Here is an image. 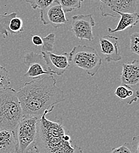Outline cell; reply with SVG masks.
Wrapping results in <instances>:
<instances>
[{
  "mask_svg": "<svg viewBox=\"0 0 139 153\" xmlns=\"http://www.w3.org/2000/svg\"><path fill=\"white\" fill-rule=\"evenodd\" d=\"M40 19L44 25H50L55 28L69 21L62 7L55 1L46 8L40 10Z\"/></svg>",
  "mask_w": 139,
  "mask_h": 153,
  "instance_id": "cell-9",
  "label": "cell"
},
{
  "mask_svg": "<svg viewBox=\"0 0 139 153\" xmlns=\"http://www.w3.org/2000/svg\"><path fill=\"white\" fill-rule=\"evenodd\" d=\"M17 93L24 117L40 118L65 100L63 91L56 85V79L53 76L27 82Z\"/></svg>",
  "mask_w": 139,
  "mask_h": 153,
  "instance_id": "cell-1",
  "label": "cell"
},
{
  "mask_svg": "<svg viewBox=\"0 0 139 153\" xmlns=\"http://www.w3.org/2000/svg\"><path fill=\"white\" fill-rule=\"evenodd\" d=\"M92 1H98V0H92ZM98 1H101V0H98Z\"/></svg>",
  "mask_w": 139,
  "mask_h": 153,
  "instance_id": "cell-26",
  "label": "cell"
},
{
  "mask_svg": "<svg viewBox=\"0 0 139 153\" xmlns=\"http://www.w3.org/2000/svg\"><path fill=\"white\" fill-rule=\"evenodd\" d=\"M43 38V45L41 48V52H50L53 50L54 44L55 41V34L54 33H50L47 36Z\"/></svg>",
  "mask_w": 139,
  "mask_h": 153,
  "instance_id": "cell-20",
  "label": "cell"
},
{
  "mask_svg": "<svg viewBox=\"0 0 139 153\" xmlns=\"http://www.w3.org/2000/svg\"><path fill=\"white\" fill-rule=\"evenodd\" d=\"M139 0H101L99 6L103 17L116 18L117 13H138Z\"/></svg>",
  "mask_w": 139,
  "mask_h": 153,
  "instance_id": "cell-6",
  "label": "cell"
},
{
  "mask_svg": "<svg viewBox=\"0 0 139 153\" xmlns=\"http://www.w3.org/2000/svg\"><path fill=\"white\" fill-rule=\"evenodd\" d=\"M32 41L33 44L36 46H41L43 45V38L39 36H38V35L33 36L32 37Z\"/></svg>",
  "mask_w": 139,
  "mask_h": 153,
  "instance_id": "cell-24",
  "label": "cell"
},
{
  "mask_svg": "<svg viewBox=\"0 0 139 153\" xmlns=\"http://www.w3.org/2000/svg\"><path fill=\"white\" fill-rule=\"evenodd\" d=\"M96 22L92 14L75 15L72 17L71 31L80 40L92 41L94 37L92 28Z\"/></svg>",
  "mask_w": 139,
  "mask_h": 153,
  "instance_id": "cell-7",
  "label": "cell"
},
{
  "mask_svg": "<svg viewBox=\"0 0 139 153\" xmlns=\"http://www.w3.org/2000/svg\"><path fill=\"white\" fill-rule=\"evenodd\" d=\"M17 92L11 87L0 90V130L14 131L23 117Z\"/></svg>",
  "mask_w": 139,
  "mask_h": 153,
  "instance_id": "cell-3",
  "label": "cell"
},
{
  "mask_svg": "<svg viewBox=\"0 0 139 153\" xmlns=\"http://www.w3.org/2000/svg\"><path fill=\"white\" fill-rule=\"evenodd\" d=\"M24 153H40V152H39L36 149L35 147L32 145Z\"/></svg>",
  "mask_w": 139,
  "mask_h": 153,
  "instance_id": "cell-25",
  "label": "cell"
},
{
  "mask_svg": "<svg viewBox=\"0 0 139 153\" xmlns=\"http://www.w3.org/2000/svg\"><path fill=\"white\" fill-rule=\"evenodd\" d=\"M114 94L119 99L125 100L133 96L134 91L130 86L122 84L116 89Z\"/></svg>",
  "mask_w": 139,
  "mask_h": 153,
  "instance_id": "cell-19",
  "label": "cell"
},
{
  "mask_svg": "<svg viewBox=\"0 0 139 153\" xmlns=\"http://www.w3.org/2000/svg\"><path fill=\"white\" fill-rule=\"evenodd\" d=\"M41 54L52 74L62 76L70 67L68 54L66 53L62 55L50 52H41Z\"/></svg>",
  "mask_w": 139,
  "mask_h": 153,
  "instance_id": "cell-10",
  "label": "cell"
},
{
  "mask_svg": "<svg viewBox=\"0 0 139 153\" xmlns=\"http://www.w3.org/2000/svg\"><path fill=\"white\" fill-rule=\"evenodd\" d=\"M44 113L37 123L36 135L33 144L40 153H83L82 149L72 144L61 121L48 120Z\"/></svg>",
  "mask_w": 139,
  "mask_h": 153,
  "instance_id": "cell-2",
  "label": "cell"
},
{
  "mask_svg": "<svg viewBox=\"0 0 139 153\" xmlns=\"http://www.w3.org/2000/svg\"><path fill=\"white\" fill-rule=\"evenodd\" d=\"M11 84L8 70L0 65V88H7Z\"/></svg>",
  "mask_w": 139,
  "mask_h": 153,
  "instance_id": "cell-22",
  "label": "cell"
},
{
  "mask_svg": "<svg viewBox=\"0 0 139 153\" xmlns=\"http://www.w3.org/2000/svg\"><path fill=\"white\" fill-rule=\"evenodd\" d=\"M24 63L29 67V69L24 76L38 79L41 76H53L50 73L41 54L29 52L24 57Z\"/></svg>",
  "mask_w": 139,
  "mask_h": 153,
  "instance_id": "cell-8",
  "label": "cell"
},
{
  "mask_svg": "<svg viewBox=\"0 0 139 153\" xmlns=\"http://www.w3.org/2000/svg\"><path fill=\"white\" fill-rule=\"evenodd\" d=\"M68 58L69 62L91 76L98 73L102 65V59L96 50L88 45L75 46L68 54Z\"/></svg>",
  "mask_w": 139,
  "mask_h": 153,
  "instance_id": "cell-4",
  "label": "cell"
},
{
  "mask_svg": "<svg viewBox=\"0 0 139 153\" xmlns=\"http://www.w3.org/2000/svg\"><path fill=\"white\" fill-rule=\"evenodd\" d=\"M118 39V37L112 36L99 38L100 50L107 62H118L122 59Z\"/></svg>",
  "mask_w": 139,
  "mask_h": 153,
  "instance_id": "cell-11",
  "label": "cell"
},
{
  "mask_svg": "<svg viewBox=\"0 0 139 153\" xmlns=\"http://www.w3.org/2000/svg\"><path fill=\"white\" fill-rule=\"evenodd\" d=\"M117 14H119L120 16L119 22L116 28L112 29L110 27L107 28L108 32L110 34L124 31L138 24L139 13H123L117 12Z\"/></svg>",
  "mask_w": 139,
  "mask_h": 153,
  "instance_id": "cell-13",
  "label": "cell"
},
{
  "mask_svg": "<svg viewBox=\"0 0 139 153\" xmlns=\"http://www.w3.org/2000/svg\"><path fill=\"white\" fill-rule=\"evenodd\" d=\"M130 51L136 54H139V34L135 32L130 36Z\"/></svg>",
  "mask_w": 139,
  "mask_h": 153,
  "instance_id": "cell-23",
  "label": "cell"
},
{
  "mask_svg": "<svg viewBox=\"0 0 139 153\" xmlns=\"http://www.w3.org/2000/svg\"><path fill=\"white\" fill-rule=\"evenodd\" d=\"M38 118L33 116L23 117L14 130L17 149L16 153H24L33 145L37 132Z\"/></svg>",
  "mask_w": 139,
  "mask_h": 153,
  "instance_id": "cell-5",
  "label": "cell"
},
{
  "mask_svg": "<svg viewBox=\"0 0 139 153\" xmlns=\"http://www.w3.org/2000/svg\"><path fill=\"white\" fill-rule=\"evenodd\" d=\"M16 149L14 131L0 130V153H16Z\"/></svg>",
  "mask_w": 139,
  "mask_h": 153,
  "instance_id": "cell-14",
  "label": "cell"
},
{
  "mask_svg": "<svg viewBox=\"0 0 139 153\" xmlns=\"http://www.w3.org/2000/svg\"><path fill=\"white\" fill-rule=\"evenodd\" d=\"M8 30L11 34H19L24 31L23 21L19 17H14L10 19L8 24Z\"/></svg>",
  "mask_w": 139,
  "mask_h": 153,
  "instance_id": "cell-18",
  "label": "cell"
},
{
  "mask_svg": "<svg viewBox=\"0 0 139 153\" xmlns=\"http://www.w3.org/2000/svg\"><path fill=\"white\" fill-rule=\"evenodd\" d=\"M84 0H55L62 7L65 13H71L76 9H80Z\"/></svg>",
  "mask_w": 139,
  "mask_h": 153,
  "instance_id": "cell-17",
  "label": "cell"
},
{
  "mask_svg": "<svg viewBox=\"0 0 139 153\" xmlns=\"http://www.w3.org/2000/svg\"><path fill=\"white\" fill-rule=\"evenodd\" d=\"M110 153H139V137L134 136L131 143H125L119 147L113 148Z\"/></svg>",
  "mask_w": 139,
  "mask_h": 153,
  "instance_id": "cell-15",
  "label": "cell"
},
{
  "mask_svg": "<svg viewBox=\"0 0 139 153\" xmlns=\"http://www.w3.org/2000/svg\"><path fill=\"white\" fill-rule=\"evenodd\" d=\"M120 79L121 84L130 87L139 84V61L138 59H134L130 62H128L122 64Z\"/></svg>",
  "mask_w": 139,
  "mask_h": 153,
  "instance_id": "cell-12",
  "label": "cell"
},
{
  "mask_svg": "<svg viewBox=\"0 0 139 153\" xmlns=\"http://www.w3.org/2000/svg\"><path fill=\"white\" fill-rule=\"evenodd\" d=\"M55 0H25L26 2L29 4L33 10H43L50 6Z\"/></svg>",
  "mask_w": 139,
  "mask_h": 153,
  "instance_id": "cell-21",
  "label": "cell"
},
{
  "mask_svg": "<svg viewBox=\"0 0 139 153\" xmlns=\"http://www.w3.org/2000/svg\"><path fill=\"white\" fill-rule=\"evenodd\" d=\"M16 16L17 13L15 12L11 13L10 14H0V35H1L3 38H6L8 37L9 35V22L12 18Z\"/></svg>",
  "mask_w": 139,
  "mask_h": 153,
  "instance_id": "cell-16",
  "label": "cell"
}]
</instances>
